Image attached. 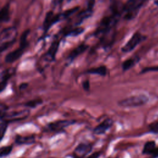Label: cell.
I'll use <instances>...</instances> for the list:
<instances>
[{"label": "cell", "instance_id": "8992f818", "mask_svg": "<svg viewBox=\"0 0 158 158\" xmlns=\"http://www.w3.org/2000/svg\"><path fill=\"white\" fill-rule=\"evenodd\" d=\"M146 36H143L139 32L135 33L128 42L122 48V51L123 52H129L133 50L135 47L141 41L144 40Z\"/></svg>", "mask_w": 158, "mask_h": 158}, {"label": "cell", "instance_id": "8fae6325", "mask_svg": "<svg viewBox=\"0 0 158 158\" xmlns=\"http://www.w3.org/2000/svg\"><path fill=\"white\" fill-rule=\"evenodd\" d=\"M114 123V120L110 118H107L104 120L101 123L98 125L93 130L94 135H101L106 133L107 130L111 128Z\"/></svg>", "mask_w": 158, "mask_h": 158}, {"label": "cell", "instance_id": "603a6c76", "mask_svg": "<svg viewBox=\"0 0 158 158\" xmlns=\"http://www.w3.org/2000/svg\"><path fill=\"white\" fill-rule=\"evenodd\" d=\"M9 122L4 119H1V124H0V136H1V141L2 140L4 135L6 132V130L8 127Z\"/></svg>", "mask_w": 158, "mask_h": 158}, {"label": "cell", "instance_id": "f1b7e54d", "mask_svg": "<svg viewBox=\"0 0 158 158\" xmlns=\"http://www.w3.org/2000/svg\"><path fill=\"white\" fill-rule=\"evenodd\" d=\"M101 154H102V152L96 151V152H94V153L91 154V155H89L86 158H99L101 156Z\"/></svg>", "mask_w": 158, "mask_h": 158}, {"label": "cell", "instance_id": "ffe728a7", "mask_svg": "<svg viewBox=\"0 0 158 158\" xmlns=\"http://www.w3.org/2000/svg\"><path fill=\"white\" fill-rule=\"evenodd\" d=\"M30 33V29H27L26 30H25L21 35L20 36V46L19 47L22 48V49H24L25 50L26 49V48L28 46V41L27 40V38L28 36L29 35V33Z\"/></svg>", "mask_w": 158, "mask_h": 158}, {"label": "cell", "instance_id": "d6a6232c", "mask_svg": "<svg viewBox=\"0 0 158 158\" xmlns=\"http://www.w3.org/2000/svg\"><path fill=\"white\" fill-rule=\"evenodd\" d=\"M70 1H71V0H67V2H70Z\"/></svg>", "mask_w": 158, "mask_h": 158}, {"label": "cell", "instance_id": "f546056e", "mask_svg": "<svg viewBox=\"0 0 158 158\" xmlns=\"http://www.w3.org/2000/svg\"><path fill=\"white\" fill-rule=\"evenodd\" d=\"M28 86V84L27 83H22L19 85V89L20 91L25 89Z\"/></svg>", "mask_w": 158, "mask_h": 158}, {"label": "cell", "instance_id": "4fadbf2b", "mask_svg": "<svg viewBox=\"0 0 158 158\" xmlns=\"http://www.w3.org/2000/svg\"><path fill=\"white\" fill-rule=\"evenodd\" d=\"M89 48V46L86 44L83 43L80 45H78L77 47L74 48L69 54L67 60L69 62V64H70L75 60L79 55L83 53L85 51L87 50V49Z\"/></svg>", "mask_w": 158, "mask_h": 158}, {"label": "cell", "instance_id": "7c38bea8", "mask_svg": "<svg viewBox=\"0 0 158 158\" xmlns=\"http://www.w3.org/2000/svg\"><path fill=\"white\" fill-rule=\"evenodd\" d=\"M16 69L11 67L3 70L1 73V83H0V91L2 92L7 85V81L9 78L15 73Z\"/></svg>", "mask_w": 158, "mask_h": 158}, {"label": "cell", "instance_id": "9a60e30c", "mask_svg": "<svg viewBox=\"0 0 158 158\" xmlns=\"http://www.w3.org/2000/svg\"><path fill=\"white\" fill-rule=\"evenodd\" d=\"M14 143L17 145H31L35 143V137L33 135L23 136L17 135L15 137Z\"/></svg>", "mask_w": 158, "mask_h": 158}, {"label": "cell", "instance_id": "5b68a950", "mask_svg": "<svg viewBox=\"0 0 158 158\" xmlns=\"http://www.w3.org/2000/svg\"><path fill=\"white\" fill-rule=\"evenodd\" d=\"M76 123L75 120H60L48 123L44 129V131L54 133H63L65 128Z\"/></svg>", "mask_w": 158, "mask_h": 158}, {"label": "cell", "instance_id": "ac0fdd59", "mask_svg": "<svg viewBox=\"0 0 158 158\" xmlns=\"http://www.w3.org/2000/svg\"><path fill=\"white\" fill-rule=\"evenodd\" d=\"M0 20L1 22H7L10 20L9 12V4L4 5L1 9L0 12Z\"/></svg>", "mask_w": 158, "mask_h": 158}, {"label": "cell", "instance_id": "30bf717a", "mask_svg": "<svg viewBox=\"0 0 158 158\" xmlns=\"http://www.w3.org/2000/svg\"><path fill=\"white\" fill-rule=\"evenodd\" d=\"M95 4V0H88V4L87 7L85 10L80 12L77 18V22L75 23V25H78L81 23L83 22V21L85 19H86L89 17H90L93 13V8Z\"/></svg>", "mask_w": 158, "mask_h": 158}, {"label": "cell", "instance_id": "4316f807", "mask_svg": "<svg viewBox=\"0 0 158 158\" xmlns=\"http://www.w3.org/2000/svg\"><path fill=\"white\" fill-rule=\"evenodd\" d=\"M82 87L83 89L85 91H89L90 88V83L88 80H86L82 82Z\"/></svg>", "mask_w": 158, "mask_h": 158}, {"label": "cell", "instance_id": "44dd1931", "mask_svg": "<svg viewBox=\"0 0 158 158\" xmlns=\"http://www.w3.org/2000/svg\"><path fill=\"white\" fill-rule=\"evenodd\" d=\"M85 31V29L81 27H77L74 29H70L65 32H64L62 35L65 36H77L80 35Z\"/></svg>", "mask_w": 158, "mask_h": 158}, {"label": "cell", "instance_id": "484cf974", "mask_svg": "<svg viewBox=\"0 0 158 158\" xmlns=\"http://www.w3.org/2000/svg\"><path fill=\"white\" fill-rule=\"evenodd\" d=\"M8 109H9V107L6 105H5L3 103L1 104V106H0V116H1V118H3L5 116V115L7 113V110H8Z\"/></svg>", "mask_w": 158, "mask_h": 158}, {"label": "cell", "instance_id": "cb8c5ba5", "mask_svg": "<svg viewBox=\"0 0 158 158\" xmlns=\"http://www.w3.org/2000/svg\"><path fill=\"white\" fill-rule=\"evenodd\" d=\"M13 149L12 145H9L6 146H2L0 149V157L1 158L6 157L8 155H9Z\"/></svg>", "mask_w": 158, "mask_h": 158}, {"label": "cell", "instance_id": "ba28073f", "mask_svg": "<svg viewBox=\"0 0 158 158\" xmlns=\"http://www.w3.org/2000/svg\"><path fill=\"white\" fill-rule=\"evenodd\" d=\"M30 110L28 109L23 110L19 112H13L10 114L7 113L5 116L1 119H4L9 123L20 121L26 119L30 115Z\"/></svg>", "mask_w": 158, "mask_h": 158}, {"label": "cell", "instance_id": "3957f363", "mask_svg": "<svg viewBox=\"0 0 158 158\" xmlns=\"http://www.w3.org/2000/svg\"><path fill=\"white\" fill-rule=\"evenodd\" d=\"M146 0H128L123 6V18L130 20L133 19L138 14L139 9Z\"/></svg>", "mask_w": 158, "mask_h": 158}, {"label": "cell", "instance_id": "7402d4cb", "mask_svg": "<svg viewBox=\"0 0 158 158\" xmlns=\"http://www.w3.org/2000/svg\"><path fill=\"white\" fill-rule=\"evenodd\" d=\"M43 100L41 99H33V100H30L28 101V102H25L23 104V106L25 107H29L31 109H34L35 107H36L38 106L41 105L43 103Z\"/></svg>", "mask_w": 158, "mask_h": 158}, {"label": "cell", "instance_id": "2e32d148", "mask_svg": "<svg viewBox=\"0 0 158 158\" xmlns=\"http://www.w3.org/2000/svg\"><path fill=\"white\" fill-rule=\"evenodd\" d=\"M107 72V69L105 65H101L95 68H91L88 69L85 73L88 74L98 75L102 77H105Z\"/></svg>", "mask_w": 158, "mask_h": 158}, {"label": "cell", "instance_id": "4dcf8cb0", "mask_svg": "<svg viewBox=\"0 0 158 158\" xmlns=\"http://www.w3.org/2000/svg\"><path fill=\"white\" fill-rule=\"evenodd\" d=\"M152 155L154 157H158V148H156V149L154 150V151L153 152V153L152 154Z\"/></svg>", "mask_w": 158, "mask_h": 158}, {"label": "cell", "instance_id": "1f68e13d", "mask_svg": "<svg viewBox=\"0 0 158 158\" xmlns=\"http://www.w3.org/2000/svg\"><path fill=\"white\" fill-rule=\"evenodd\" d=\"M155 3L158 6V0H156V2H155Z\"/></svg>", "mask_w": 158, "mask_h": 158}, {"label": "cell", "instance_id": "5bb4252c", "mask_svg": "<svg viewBox=\"0 0 158 158\" xmlns=\"http://www.w3.org/2000/svg\"><path fill=\"white\" fill-rule=\"evenodd\" d=\"M24 51H25L24 49H22V48L19 47L17 49L8 53L6 56L5 59H4L5 62L6 63H12L17 60L19 59H20L22 57Z\"/></svg>", "mask_w": 158, "mask_h": 158}, {"label": "cell", "instance_id": "52a82bcc", "mask_svg": "<svg viewBox=\"0 0 158 158\" xmlns=\"http://www.w3.org/2000/svg\"><path fill=\"white\" fill-rule=\"evenodd\" d=\"M93 146L90 143H80L75 148L70 156L72 158H85L86 156L91 152Z\"/></svg>", "mask_w": 158, "mask_h": 158}, {"label": "cell", "instance_id": "e0dca14e", "mask_svg": "<svg viewBox=\"0 0 158 158\" xmlns=\"http://www.w3.org/2000/svg\"><path fill=\"white\" fill-rule=\"evenodd\" d=\"M139 59L138 57H132L125 60L122 64V68L123 71L125 72L131 69L133 66L135 65V64L139 61Z\"/></svg>", "mask_w": 158, "mask_h": 158}, {"label": "cell", "instance_id": "d6986e66", "mask_svg": "<svg viewBox=\"0 0 158 158\" xmlns=\"http://www.w3.org/2000/svg\"><path fill=\"white\" fill-rule=\"evenodd\" d=\"M156 148V144L154 141H147L143 147V154H151L153 153Z\"/></svg>", "mask_w": 158, "mask_h": 158}, {"label": "cell", "instance_id": "6da1fadb", "mask_svg": "<svg viewBox=\"0 0 158 158\" xmlns=\"http://www.w3.org/2000/svg\"><path fill=\"white\" fill-rule=\"evenodd\" d=\"M79 7H75L72 9H67V10L61 13H59L57 14H54L52 11H48L46 14L43 23V30L44 31V35L48 32V31L53 25L61 20L69 18L70 15L76 12L79 9Z\"/></svg>", "mask_w": 158, "mask_h": 158}, {"label": "cell", "instance_id": "277c9868", "mask_svg": "<svg viewBox=\"0 0 158 158\" xmlns=\"http://www.w3.org/2000/svg\"><path fill=\"white\" fill-rule=\"evenodd\" d=\"M148 101V98L145 95L130 96L118 101L119 106L123 107H136L145 104Z\"/></svg>", "mask_w": 158, "mask_h": 158}, {"label": "cell", "instance_id": "9c48e42d", "mask_svg": "<svg viewBox=\"0 0 158 158\" xmlns=\"http://www.w3.org/2000/svg\"><path fill=\"white\" fill-rule=\"evenodd\" d=\"M59 43H60V38H58V36H56L55 40H53L49 49L44 56V60L49 62H51L55 60L56 55L59 46Z\"/></svg>", "mask_w": 158, "mask_h": 158}, {"label": "cell", "instance_id": "83f0119b", "mask_svg": "<svg viewBox=\"0 0 158 158\" xmlns=\"http://www.w3.org/2000/svg\"><path fill=\"white\" fill-rule=\"evenodd\" d=\"M151 71H158V66L144 68L141 70V73H146V72H151Z\"/></svg>", "mask_w": 158, "mask_h": 158}, {"label": "cell", "instance_id": "d4e9b609", "mask_svg": "<svg viewBox=\"0 0 158 158\" xmlns=\"http://www.w3.org/2000/svg\"><path fill=\"white\" fill-rule=\"evenodd\" d=\"M149 131L153 133H158V121L152 122L149 125Z\"/></svg>", "mask_w": 158, "mask_h": 158}, {"label": "cell", "instance_id": "7a4b0ae2", "mask_svg": "<svg viewBox=\"0 0 158 158\" xmlns=\"http://www.w3.org/2000/svg\"><path fill=\"white\" fill-rule=\"evenodd\" d=\"M17 31L15 27L4 28L1 33V52L11 46L16 40Z\"/></svg>", "mask_w": 158, "mask_h": 158}]
</instances>
